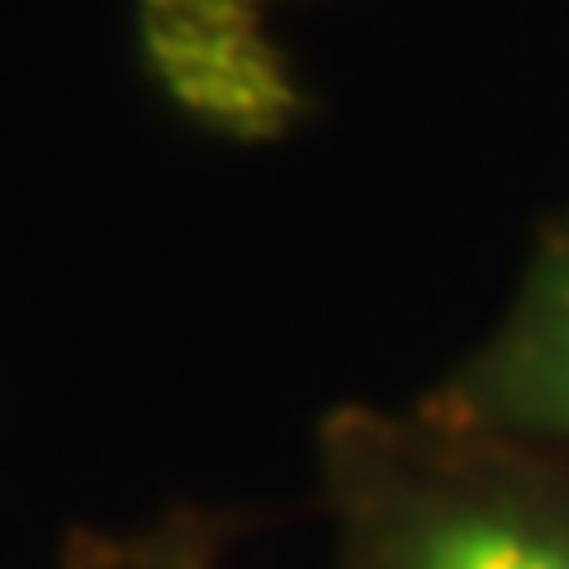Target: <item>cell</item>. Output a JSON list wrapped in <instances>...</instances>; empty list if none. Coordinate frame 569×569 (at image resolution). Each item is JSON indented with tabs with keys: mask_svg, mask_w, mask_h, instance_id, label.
I'll return each instance as SVG.
<instances>
[{
	"mask_svg": "<svg viewBox=\"0 0 569 569\" xmlns=\"http://www.w3.org/2000/svg\"><path fill=\"white\" fill-rule=\"evenodd\" d=\"M337 569H569V451L418 399L318 422Z\"/></svg>",
	"mask_w": 569,
	"mask_h": 569,
	"instance_id": "6da1fadb",
	"label": "cell"
},
{
	"mask_svg": "<svg viewBox=\"0 0 569 569\" xmlns=\"http://www.w3.org/2000/svg\"><path fill=\"white\" fill-rule=\"evenodd\" d=\"M422 399L475 427L569 451V213L541 233L498 328Z\"/></svg>",
	"mask_w": 569,
	"mask_h": 569,
	"instance_id": "7a4b0ae2",
	"label": "cell"
},
{
	"mask_svg": "<svg viewBox=\"0 0 569 569\" xmlns=\"http://www.w3.org/2000/svg\"><path fill=\"white\" fill-rule=\"evenodd\" d=\"M238 522L209 508H176L162 522L104 546V569H228Z\"/></svg>",
	"mask_w": 569,
	"mask_h": 569,
	"instance_id": "3957f363",
	"label": "cell"
}]
</instances>
